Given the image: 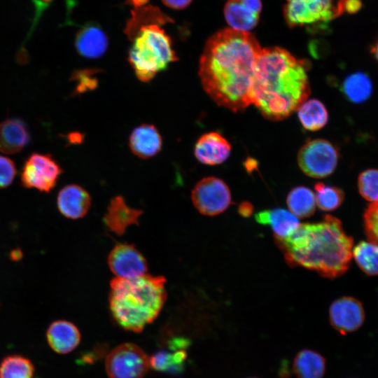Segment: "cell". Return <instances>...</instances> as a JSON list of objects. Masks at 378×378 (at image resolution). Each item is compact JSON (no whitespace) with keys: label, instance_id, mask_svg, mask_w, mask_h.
Listing matches in <instances>:
<instances>
[{"label":"cell","instance_id":"6da1fadb","mask_svg":"<svg viewBox=\"0 0 378 378\" xmlns=\"http://www.w3.org/2000/svg\"><path fill=\"white\" fill-rule=\"evenodd\" d=\"M250 32L226 28L210 36L199 63V76L208 95L234 112L251 104L255 63L261 50Z\"/></svg>","mask_w":378,"mask_h":378},{"label":"cell","instance_id":"7a4b0ae2","mask_svg":"<svg viewBox=\"0 0 378 378\" xmlns=\"http://www.w3.org/2000/svg\"><path fill=\"white\" fill-rule=\"evenodd\" d=\"M309 65L282 48H262L255 66L251 104L268 120L288 117L310 94Z\"/></svg>","mask_w":378,"mask_h":378},{"label":"cell","instance_id":"3957f363","mask_svg":"<svg viewBox=\"0 0 378 378\" xmlns=\"http://www.w3.org/2000/svg\"><path fill=\"white\" fill-rule=\"evenodd\" d=\"M290 267H302L323 277L335 279L349 270L354 246L340 219L329 214L314 223L300 224L288 237H274Z\"/></svg>","mask_w":378,"mask_h":378},{"label":"cell","instance_id":"277c9868","mask_svg":"<svg viewBox=\"0 0 378 378\" xmlns=\"http://www.w3.org/2000/svg\"><path fill=\"white\" fill-rule=\"evenodd\" d=\"M131 13L124 29L132 41L128 60L139 80L148 82L178 60L172 38L162 28L173 20L150 5L134 8Z\"/></svg>","mask_w":378,"mask_h":378},{"label":"cell","instance_id":"5b68a950","mask_svg":"<svg viewBox=\"0 0 378 378\" xmlns=\"http://www.w3.org/2000/svg\"><path fill=\"white\" fill-rule=\"evenodd\" d=\"M166 279L144 274L110 282L109 309L113 320L123 329L141 332L161 312L166 299Z\"/></svg>","mask_w":378,"mask_h":378},{"label":"cell","instance_id":"8992f818","mask_svg":"<svg viewBox=\"0 0 378 378\" xmlns=\"http://www.w3.org/2000/svg\"><path fill=\"white\" fill-rule=\"evenodd\" d=\"M343 13V0H286L284 8L290 27L325 24Z\"/></svg>","mask_w":378,"mask_h":378},{"label":"cell","instance_id":"52a82bcc","mask_svg":"<svg viewBox=\"0 0 378 378\" xmlns=\"http://www.w3.org/2000/svg\"><path fill=\"white\" fill-rule=\"evenodd\" d=\"M340 152L328 140L316 139L305 143L298 154V163L308 176L322 178L330 175L336 169Z\"/></svg>","mask_w":378,"mask_h":378},{"label":"cell","instance_id":"ba28073f","mask_svg":"<svg viewBox=\"0 0 378 378\" xmlns=\"http://www.w3.org/2000/svg\"><path fill=\"white\" fill-rule=\"evenodd\" d=\"M105 367L109 378H143L149 367V358L138 345L121 344L107 355Z\"/></svg>","mask_w":378,"mask_h":378},{"label":"cell","instance_id":"9c48e42d","mask_svg":"<svg viewBox=\"0 0 378 378\" xmlns=\"http://www.w3.org/2000/svg\"><path fill=\"white\" fill-rule=\"evenodd\" d=\"M191 200L201 214L209 216L223 213L232 203L227 185L215 176L204 177L199 181L192 190Z\"/></svg>","mask_w":378,"mask_h":378},{"label":"cell","instance_id":"30bf717a","mask_svg":"<svg viewBox=\"0 0 378 378\" xmlns=\"http://www.w3.org/2000/svg\"><path fill=\"white\" fill-rule=\"evenodd\" d=\"M62 169L51 154L34 153L25 160L21 172L24 188L49 192L55 186Z\"/></svg>","mask_w":378,"mask_h":378},{"label":"cell","instance_id":"8fae6325","mask_svg":"<svg viewBox=\"0 0 378 378\" xmlns=\"http://www.w3.org/2000/svg\"><path fill=\"white\" fill-rule=\"evenodd\" d=\"M108 265L115 277L131 279L146 274L148 264L134 244L119 243L114 246L107 258Z\"/></svg>","mask_w":378,"mask_h":378},{"label":"cell","instance_id":"7c38bea8","mask_svg":"<svg viewBox=\"0 0 378 378\" xmlns=\"http://www.w3.org/2000/svg\"><path fill=\"white\" fill-rule=\"evenodd\" d=\"M331 326L344 335L358 329L363 323L365 312L362 303L357 299L341 297L332 302L329 309Z\"/></svg>","mask_w":378,"mask_h":378},{"label":"cell","instance_id":"4fadbf2b","mask_svg":"<svg viewBox=\"0 0 378 378\" xmlns=\"http://www.w3.org/2000/svg\"><path fill=\"white\" fill-rule=\"evenodd\" d=\"M261 10L260 0H228L224 15L230 28L249 32L257 25Z\"/></svg>","mask_w":378,"mask_h":378},{"label":"cell","instance_id":"5bb4252c","mask_svg":"<svg viewBox=\"0 0 378 378\" xmlns=\"http://www.w3.org/2000/svg\"><path fill=\"white\" fill-rule=\"evenodd\" d=\"M231 145L220 134L205 133L197 141L194 154L197 160L206 165H217L225 162L230 155Z\"/></svg>","mask_w":378,"mask_h":378},{"label":"cell","instance_id":"9a60e30c","mask_svg":"<svg viewBox=\"0 0 378 378\" xmlns=\"http://www.w3.org/2000/svg\"><path fill=\"white\" fill-rule=\"evenodd\" d=\"M143 211L127 204L121 196L112 198L103 218L107 228L117 235L123 234L127 228L138 225Z\"/></svg>","mask_w":378,"mask_h":378},{"label":"cell","instance_id":"2e32d148","mask_svg":"<svg viewBox=\"0 0 378 378\" xmlns=\"http://www.w3.org/2000/svg\"><path fill=\"white\" fill-rule=\"evenodd\" d=\"M91 197L83 187L69 184L58 192L57 205L59 212L71 219L84 217L91 206Z\"/></svg>","mask_w":378,"mask_h":378},{"label":"cell","instance_id":"e0dca14e","mask_svg":"<svg viewBox=\"0 0 378 378\" xmlns=\"http://www.w3.org/2000/svg\"><path fill=\"white\" fill-rule=\"evenodd\" d=\"M74 46L81 56L88 59H97L106 52L108 39L99 25L90 23L77 31Z\"/></svg>","mask_w":378,"mask_h":378},{"label":"cell","instance_id":"ac0fdd59","mask_svg":"<svg viewBox=\"0 0 378 378\" xmlns=\"http://www.w3.org/2000/svg\"><path fill=\"white\" fill-rule=\"evenodd\" d=\"M162 139L158 130L153 125L143 124L134 129L129 138L132 153L142 159L157 155L162 148Z\"/></svg>","mask_w":378,"mask_h":378},{"label":"cell","instance_id":"d6986e66","mask_svg":"<svg viewBox=\"0 0 378 378\" xmlns=\"http://www.w3.org/2000/svg\"><path fill=\"white\" fill-rule=\"evenodd\" d=\"M47 341L50 348L60 354H66L78 345L80 334L72 323L59 320L52 323L46 332Z\"/></svg>","mask_w":378,"mask_h":378},{"label":"cell","instance_id":"ffe728a7","mask_svg":"<svg viewBox=\"0 0 378 378\" xmlns=\"http://www.w3.org/2000/svg\"><path fill=\"white\" fill-rule=\"evenodd\" d=\"M27 125L18 118H9L0 122V151L14 154L22 150L29 142Z\"/></svg>","mask_w":378,"mask_h":378},{"label":"cell","instance_id":"44dd1931","mask_svg":"<svg viewBox=\"0 0 378 378\" xmlns=\"http://www.w3.org/2000/svg\"><path fill=\"white\" fill-rule=\"evenodd\" d=\"M255 220L259 224L269 225L274 237L279 238L288 237L300 224L298 217L282 208L260 211L255 214Z\"/></svg>","mask_w":378,"mask_h":378},{"label":"cell","instance_id":"7402d4cb","mask_svg":"<svg viewBox=\"0 0 378 378\" xmlns=\"http://www.w3.org/2000/svg\"><path fill=\"white\" fill-rule=\"evenodd\" d=\"M189 342L184 339H179L173 342L172 350L173 352L166 351H158L149 358L150 367L157 371L178 372L184 366L187 357L186 347Z\"/></svg>","mask_w":378,"mask_h":378},{"label":"cell","instance_id":"603a6c76","mask_svg":"<svg viewBox=\"0 0 378 378\" xmlns=\"http://www.w3.org/2000/svg\"><path fill=\"white\" fill-rule=\"evenodd\" d=\"M293 370L298 378H322L326 372V360L315 351L303 349L294 358Z\"/></svg>","mask_w":378,"mask_h":378},{"label":"cell","instance_id":"cb8c5ba5","mask_svg":"<svg viewBox=\"0 0 378 378\" xmlns=\"http://www.w3.org/2000/svg\"><path fill=\"white\" fill-rule=\"evenodd\" d=\"M372 83L368 74L356 71L348 75L342 81L340 90L350 102L361 104L372 93Z\"/></svg>","mask_w":378,"mask_h":378},{"label":"cell","instance_id":"d4e9b609","mask_svg":"<svg viewBox=\"0 0 378 378\" xmlns=\"http://www.w3.org/2000/svg\"><path fill=\"white\" fill-rule=\"evenodd\" d=\"M298 116L302 126L311 132L321 130L328 121L325 105L316 99L305 100L301 104L298 108Z\"/></svg>","mask_w":378,"mask_h":378},{"label":"cell","instance_id":"484cf974","mask_svg":"<svg viewBox=\"0 0 378 378\" xmlns=\"http://www.w3.org/2000/svg\"><path fill=\"white\" fill-rule=\"evenodd\" d=\"M286 203L290 212L300 218L310 217L316 211L315 195L305 186H297L290 190Z\"/></svg>","mask_w":378,"mask_h":378},{"label":"cell","instance_id":"4316f807","mask_svg":"<svg viewBox=\"0 0 378 378\" xmlns=\"http://www.w3.org/2000/svg\"><path fill=\"white\" fill-rule=\"evenodd\" d=\"M352 255L359 268L368 276L378 275V245L362 241L352 251Z\"/></svg>","mask_w":378,"mask_h":378},{"label":"cell","instance_id":"83f0119b","mask_svg":"<svg viewBox=\"0 0 378 378\" xmlns=\"http://www.w3.org/2000/svg\"><path fill=\"white\" fill-rule=\"evenodd\" d=\"M31 361L20 355L6 356L0 363V378H33Z\"/></svg>","mask_w":378,"mask_h":378},{"label":"cell","instance_id":"f1b7e54d","mask_svg":"<svg viewBox=\"0 0 378 378\" xmlns=\"http://www.w3.org/2000/svg\"><path fill=\"white\" fill-rule=\"evenodd\" d=\"M316 203L324 211H332L339 208L344 199L343 190L337 187L319 182L314 185Z\"/></svg>","mask_w":378,"mask_h":378},{"label":"cell","instance_id":"f546056e","mask_svg":"<svg viewBox=\"0 0 378 378\" xmlns=\"http://www.w3.org/2000/svg\"><path fill=\"white\" fill-rule=\"evenodd\" d=\"M360 195L371 203L378 202V169H368L358 177Z\"/></svg>","mask_w":378,"mask_h":378},{"label":"cell","instance_id":"4dcf8cb0","mask_svg":"<svg viewBox=\"0 0 378 378\" xmlns=\"http://www.w3.org/2000/svg\"><path fill=\"white\" fill-rule=\"evenodd\" d=\"M363 221L368 241L378 245V202L368 205L364 211Z\"/></svg>","mask_w":378,"mask_h":378},{"label":"cell","instance_id":"1f68e13d","mask_svg":"<svg viewBox=\"0 0 378 378\" xmlns=\"http://www.w3.org/2000/svg\"><path fill=\"white\" fill-rule=\"evenodd\" d=\"M71 80L76 83L74 94H80L94 89L98 83L96 71L91 69L75 71Z\"/></svg>","mask_w":378,"mask_h":378},{"label":"cell","instance_id":"d6a6232c","mask_svg":"<svg viewBox=\"0 0 378 378\" xmlns=\"http://www.w3.org/2000/svg\"><path fill=\"white\" fill-rule=\"evenodd\" d=\"M14 162L8 158L0 155V188L10 185L15 176Z\"/></svg>","mask_w":378,"mask_h":378},{"label":"cell","instance_id":"836d02e7","mask_svg":"<svg viewBox=\"0 0 378 378\" xmlns=\"http://www.w3.org/2000/svg\"><path fill=\"white\" fill-rule=\"evenodd\" d=\"M192 0H162L167 7L174 10H182L187 8Z\"/></svg>","mask_w":378,"mask_h":378},{"label":"cell","instance_id":"e575fe53","mask_svg":"<svg viewBox=\"0 0 378 378\" xmlns=\"http://www.w3.org/2000/svg\"><path fill=\"white\" fill-rule=\"evenodd\" d=\"M362 6L360 0H343L344 13L350 14L358 12Z\"/></svg>","mask_w":378,"mask_h":378},{"label":"cell","instance_id":"d590c367","mask_svg":"<svg viewBox=\"0 0 378 378\" xmlns=\"http://www.w3.org/2000/svg\"><path fill=\"white\" fill-rule=\"evenodd\" d=\"M253 211V205L248 202H244L241 204H239L238 207V212L239 214L244 217L248 218L251 216Z\"/></svg>","mask_w":378,"mask_h":378},{"label":"cell","instance_id":"8d00e7d4","mask_svg":"<svg viewBox=\"0 0 378 378\" xmlns=\"http://www.w3.org/2000/svg\"><path fill=\"white\" fill-rule=\"evenodd\" d=\"M149 0H127V4L134 6V8L145 6Z\"/></svg>","mask_w":378,"mask_h":378},{"label":"cell","instance_id":"74e56055","mask_svg":"<svg viewBox=\"0 0 378 378\" xmlns=\"http://www.w3.org/2000/svg\"><path fill=\"white\" fill-rule=\"evenodd\" d=\"M370 53L374 57V58L376 59V61L378 63V36L371 46L370 48Z\"/></svg>","mask_w":378,"mask_h":378},{"label":"cell","instance_id":"f35d334b","mask_svg":"<svg viewBox=\"0 0 378 378\" xmlns=\"http://www.w3.org/2000/svg\"><path fill=\"white\" fill-rule=\"evenodd\" d=\"M81 137L80 136V134L78 133H71L69 134L68 139L70 141L71 143H78L80 141V139Z\"/></svg>","mask_w":378,"mask_h":378},{"label":"cell","instance_id":"ab89813d","mask_svg":"<svg viewBox=\"0 0 378 378\" xmlns=\"http://www.w3.org/2000/svg\"><path fill=\"white\" fill-rule=\"evenodd\" d=\"M248 378H256V377H248Z\"/></svg>","mask_w":378,"mask_h":378}]
</instances>
